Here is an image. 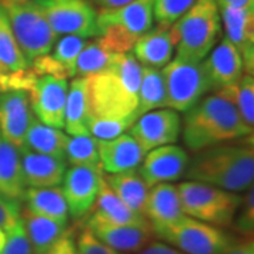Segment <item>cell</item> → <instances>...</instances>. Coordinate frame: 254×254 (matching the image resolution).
Listing matches in <instances>:
<instances>
[{
  "label": "cell",
  "mask_w": 254,
  "mask_h": 254,
  "mask_svg": "<svg viewBox=\"0 0 254 254\" xmlns=\"http://www.w3.org/2000/svg\"><path fill=\"white\" fill-rule=\"evenodd\" d=\"M184 177L230 192L247 190L254 180L253 138L196 151L190 158Z\"/></svg>",
  "instance_id": "cell-1"
},
{
  "label": "cell",
  "mask_w": 254,
  "mask_h": 254,
  "mask_svg": "<svg viewBox=\"0 0 254 254\" xmlns=\"http://www.w3.org/2000/svg\"><path fill=\"white\" fill-rule=\"evenodd\" d=\"M181 134L187 148L196 153L203 148L253 136L240 118L236 106L215 92L185 112Z\"/></svg>",
  "instance_id": "cell-2"
},
{
  "label": "cell",
  "mask_w": 254,
  "mask_h": 254,
  "mask_svg": "<svg viewBox=\"0 0 254 254\" xmlns=\"http://www.w3.org/2000/svg\"><path fill=\"white\" fill-rule=\"evenodd\" d=\"M140 79L141 64L133 53L120 54L108 68L88 76L92 115L122 119L136 113Z\"/></svg>",
  "instance_id": "cell-3"
},
{
  "label": "cell",
  "mask_w": 254,
  "mask_h": 254,
  "mask_svg": "<svg viewBox=\"0 0 254 254\" xmlns=\"http://www.w3.org/2000/svg\"><path fill=\"white\" fill-rule=\"evenodd\" d=\"M177 47L175 57L203 61L220 36V14L216 0H196L173 24Z\"/></svg>",
  "instance_id": "cell-4"
},
{
  "label": "cell",
  "mask_w": 254,
  "mask_h": 254,
  "mask_svg": "<svg viewBox=\"0 0 254 254\" xmlns=\"http://www.w3.org/2000/svg\"><path fill=\"white\" fill-rule=\"evenodd\" d=\"M96 23L99 36L116 53H130L137 38L154 26V0H134L120 7L100 9Z\"/></svg>",
  "instance_id": "cell-5"
},
{
  "label": "cell",
  "mask_w": 254,
  "mask_h": 254,
  "mask_svg": "<svg viewBox=\"0 0 254 254\" xmlns=\"http://www.w3.org/2000/svg\"><path fill=\"white\" fill-rule=\"evenodd\" d=\"M184 215L218 227L232 225L242 196L236 192L220 190L198 181L181 182L177 185Z\"/></svg>",
  "instance_id": "cell-6"
},
{
  "label": "cell",
  "mask_w": 254,
  "mask_h": 254,
  "mask_svg": "<svg viewBox=\"0 0 254 254\" xmlns=\"http://www.w3.org/2000/svg\"><path fill=\"white\" fill-rule=\"evenodd\" d=\"M11 24L13 34L24 58L30 64L37 57L48 54L57 41L44 13L36 0H0Z\"/></svg>",
  "instance_id": "cell-7"
},
{
  "label": "cell",
  "mask_w": 254,
  "mask_h": 254,
  "mask_svg": "<svg viewBox=\"0 0 254 254\" xmlns=\"http://www.w3.org/2000/svg\"><path fill=\"white\" fill-rule=\"evenodd\" d=\"M155 236L184 254H223L236 239L222 227L184 215L175 223L155 232Z\"/></svg>",
  "instance_id": "cell-8"
},
{
  "label": "cell",
  "mask_w": 254,
  "mask_h": 254,
  "mask_svg": "<svg viewBox=\"0 0 254 254\" xmlns=\"http://www.w3.org/2000/svg\"><path fill=\"white\" fill-rule=\"evenodd\" d=\"M167 108L187 112L210 92L203 61H188L175 57L163 68Z\"/></svg>",
  "instance_id": "cell-9"
},
{
  "label": "cell",
  "mask_w": 254,
  "mask_h": 254,
  "mask_svg": "<svg viewBox=\"0 0 254 254\" xmlns=\"http://www.w3.org/2000/svg\"><path fill=\"white\" fill-rule=\"evenodd\" d=\"M57 36L93 38L99 36L91 0H36Z\"/></svg>",
  "instance_id": "cell-10"
},
{
  "label": "cell",
  "mask_w": 254,
  "mask_h": 254,
  "mask_svg": "<svg viewBox=\"0 0 254 254\" xmlns=\"http://www.w3.org/2000/svg\"><path fill=\"white\" fill-rule=\"evenodd\" d=\"M181 116L170 108L151 110L141 115L130 127V136L145 153L155 147L175 144L181 136Z\"/></svg>",
  "instance_id": "cell-11"
},
{
  "label": "cell",
  "mask_w": 254,
  "mask_h": 254,
  "mask_svg": "<svg viewBox=\"0 0 254 254\" xmlns=\"http://www.w3.org/2000/svg\"><path fill=\"white\" fill-rule=\"evenodd\" d=\"M68 81L65 78L43 75L28 91L31 110L37 120L47 126L64 128L65 102L68 95Z\"/></svg>",
  "instance_id": "cell-12"
},
{
  "label": "cell",
  "mask_w": 254,
  "mask_h": 254,
  "mask_svg": "<svg viewBox=\"0 0 254 254\" xmlns=\"http://www.w3.org/2000/svg\"><path fill=\"white\" fill-rule=\"evenodd\" d=\"M102 177V170L81 165H71L65 171L61 190L71 218L81 219L91 213L99 192Z\"/></svg>",
  "instance_id": "cell-13"
},
{
  "label": "cell",
  "mask_w": 254,
  "mask_h": 254,
  "mask_svg": "<svg viewBox=\"0 0 254 254\" xmlns=\"http://www.w3.org/2000/svg\"><path fill=\"white\" fill-rule=\"evenodd\" d=\"M187 150L175 144L155 147L147 151L140 163L138 174L148 187L173 182L184 177L190 164Z\"/></svg>",
  "instance_id": "cell-14"
},
{
  "label": "cell",
  "mask_w": 254,
  "mask_h": 254,
  "mask_svg": "<svg viewBox=\"0 0 254 254\" xmlns=\"http://www.w3.org/2000/svg\"><path fill=\"white\" fill-rule=\"evenodd\" d=\"M34 119L28 92L7 91L0 93V136L14 147H23L28 126Z\"/></svg>",
  "instance_id": "cell-15"
},
{
  "label": "cell",
  "mask_w": 254,
  "mask_h": 254,
  "mask_svg": "<svg viewBox=\"0 0 254 254\" xmlns=\"http://www.w3.org/2000/svg\"><path fill=\"white\" fill-rule=\"evenodd\" d=\"M88 40L78 36H64L57 40L48 54L37 57L28 64V68L37 76L50 75L58 78H72L75 76L76 60L86 46Z\"/></svg>",
  "instance_id": "cell-16"
},
{
  "label": "cell",
  "mask_w": 254,
  "mask_h": 254,
  "mask_svg": "<svg viewBox=\"0 0 254 254\" xmlns=\"http://www.w3.org/2000/svg\"><path fill=\"white\" fill-rule=\"evenodd\" d=\"M225 37L236 47L243 58L245 73L254 71V7H219Z\"/></svg>",
  "instance_id": "cell-17"
},
{
  "label": "cell",
  "mask_w": 254,
  "mask_h": 254,
  "mask_svg": "<svg viewBox=\"0 0 254 254\" xmlns=\"http://www.w3.org/2000/svg\"><path fill=\"white\" fill-rule=\"evenodd\" d=\"M203 65L208 75L210 92H218L235 83L245 73L243 58L226 37H223L218 46L212 48L208 57L203 60Z\"/></svg>",
  "instance_id": "cell-18"
},
{
  "label": "cell",
  "mask_w": 254,
  "mask_h": 254,
  "mask_svg": "<svg viewBox=\"0 0 254 254\" xmlns=\"http://www.w3.org/2000/svg\"><path fill=\"white\" fill-rule=\"evenodd\" d=\"M144 216L151 226L153 235L181 219L184 216V210L177 185L164 182L150 187Z\"/></svg>",
  "instance_id": "cell-19"
},
{
  "label": "cell",
  "mask_w": 254,
  "mask_h": 254,
  "mask_svg": "<svg viewBox=\"0 0 254 254\" xmlns=\"http://www.w3.org/2000/svg\"><path fill=\"white\" fill-rule=\"evenodd\" d=\"M96 141L100 168L108 174L136 170L145 155L141 145L130 134H120L110 140L96 138Z\"/></svg>",
  "instance_id": "cell-20"
},
{
  "label": "cell",
  "mask_w": 254,
  "mask_h": 254,
  "mask_svg": "<svg viewBox=\"0 0 254 254\" xmlns=\"http://www.w3.org/2000/svg\"><path fill=\"white\" fill-rule=\"evenodd\" d=\"M92 213L86 223H108V225H130V226H148V220L127 206L118 195L110 190L102 177L99 192L93 203Z\"/></svg>",
  "instance_id": "cell-21"
},
{
  "label": "cell",
  "mask_w": 254,
  "mask_h": 254,
  "mask_svg": "<svg viewBox=\"0 0 254 254\" xmlns=\"http://www.w3.org/2000/svg\"><path fill=\"white\" fill-rule=\"evenodd\" d=\"M175 47L177 36L173 26H158L138 37L131 48V53L141 65L160 69L173 60Z\"/></svg>",
  "instance_id": "cell-22"
},
{
  "label": "cell",
  "mask_w": 254,
  "mask_h": 254,
  "mask_svg": "<svg viewBox=\"0 0 254 254\" xmlns=\"http://www.w3.org/2000/svg\"><path fill=\"white\" fill-rule=\"evenodd\" d=\"M20 160L27 188L58 187L66 171V161L40 154L27 147H20Z\"/></svg>",
  "instance_id": "cell-23"
},
{
  "label": "cell",
  "mask_w": 254,
  "mask_h": 254,
  "mask_svg": "<svg viewBox=\"0 0 254 254\" xmlns=\"http://www.w3.org/2000/svg\"><path fill=\"white\" fill-rule=\"evenodd\" d=\"M102 243L120 253H137L150 243L153 237L151 226L108 225V223H85Z\"/></svg>",
  "instance_id": "cell-24"
},
{
  "label": "cell",
  "mask_w": 254,
  "mask_h": 254,
  "mask_svg": "<svg viewBox=\"0 0 254 254\" xmlns=\"http://www.w3.org/2000/svg\"><path fill=\"white\" fill-rule=\"evenodd\" d=\"M91 115L88 78L75 76L68 86L65 113H64V128L68 131L69 136L91 134L88 127Z\"/></svg>",
  "instance_id": "cell-25"
},
{
  "label": "cell",
  "mask_w": 254,
  "mask_h": 254,
  "mask_svg": "<svg viewBox=\"0 0 254 254\" xmlns=\"http://www.w3.org/2000/svg\"><path fill=\"white\" fill-rule=\"evenodd\" d=\"M21 223L27 235L31 254H47L68 229V223L31 213L21 209Z\"/></svg>",
  "instance_id": "cell-26"
},
{
  "label": "cell",
  "mask_w": 254,
  "mask_h": 254,
  "mask_svg": "<svg viewBox=\"0 0 254 254\" xmlns=\"http://www.w3.org/2000/svg\"><path fill=\"white\" fill-rule=\"evenodd\" d=\"M26 188L18 148L0 136V195L21 202Z\"/></svg>",
  "instance_id": "cell-27"
},
{
  "label": "cell",
  "mask_w": 254,
  "mask_h": 254,
  "mask_svg": "<svg viewBox=\"0 0 254 254\" xmlns=\"http://www.w3.org/2000/svg\"><path fill=\"white\" fill-rule=\"evenodd\" d=\"M23 200L31 213L68 223L69 212L60 187L48 188H26Z\"/></svg>",
  "instance_id": "cell-28"
},
{
  "label": "cell",
  "mask_w": 254,
  "mask_h": 254,
  "mask_svg": "<svg viewBox=\"0 0 254 254\" xmlns=\"http://www.w3.org/2000/svg\"><path fill=\"white\" fill-rule=\"evenodd\" d=\"M105 181L109 185L110 190H113L128 208L144 216L145 202H147L150 187L140 177L138 171L130 170V171H123V173L109 174L105 177Z\"/></svg>",
  "instance_id": "cell-29"
},
{
  "label": "cell",
  "mask_w": 254,
  "mask_h": 254,
  "mask_svg": "<svg viewBox=\"0 0 254 254\" xmlns=\"http://www.w3.org/2000/svg\"><path fill=\"white\" fill-rule=\"evenodd\" d=\"M69 136L61 131V128L47 126L36 118L28 126L27 134L24 138V147L40 153L50 155L58 160H65V150Z\"/></svg>",
  "instance_id": "cell-30"
},
{
  "label": "cell",
  "mask_w": 254,
  "mask_h": 254,
  "mask_svg": "<svg viewBox=\"0 0 254 254\" xmlns=\"http://www.w3.org/2000/svg\"><path fill=\"white\" fill-rule=\"evenodd\" d=\"M161 108H167V91L163 72L158 68L141 65L138 105L136 109L137 118L147 112Z\"/></svg>",
  "instance_id": "cell-31"
},
{
  "label": "cell",
  "mask_w": 254,
  "mask_h": 254,
  "mask_svg": "<svg viewBox=\"0 0 254 254\" xmlns=\"http://www.w3.org/2000/svg\"><path fill=\"white\" fill-rule=\"evenodd\" d=\"M119 55L120 54L110 47L109 43L103 37H95V40L92 41L88 40L86 46L83 47L76 60L75 75L85 78L92 76L108 68Z\"/></svg>",
  "instance_id": "cell-32"
},
{
  "label": "cell",
  "mask_w": 254,
  "mask_h": 254,
  "mask_svg": "<svg viewBox=\"0 0 254 254\" xmlns=\"http://www.w3.org/2000/svg\"><path fill=\"white\" fill-rule=\"evenodd\" d=\"M222 96L230 100L240 115L246 127L253 131L254 127V76L253 73H243L235 83L218 91Z\"/></svg>",
  "instance_id": "cell-33"
},
{
  "label": "cell",
  "mask_w": 254,
  "mask_h": 254,
  "mask_svg": "<svg viewBox=\"0 0 254 254\" xmlns=\"http://www.w3.org/2000/svg\"><path fill=\"white\" fill-rule=\"evenodd\" d=\"M0 68L7 72L24 71L28 68L27 60L18 47L13 34L10 20L0 3Z\"/></svg>",
  "instance_id": "cell-34"
},
{
  "label": "cell",
  "mask_w": 254,
  "mask_h": 254,
  "mask_svg": "<svg viewBox=\"0 0 254 254\" xmlns=\"http://www.w3.org/2000/svg\"><path fill=\"white\" fill-rule=\"evenodd\" d=\"M65 160L71 165L91 167L96 170L100 168L98 141L91 134L86 136H71L66 143Z\"/></svg>",
  "instance_id": "cell-35"
},
{
  "label": "cell",
  "mask_w": 254,
  "mask_h": 254,
  "mask_svg": "<svg viewBox=\"0 0 254 254\" xmlns=\"http://www.w3.org/2000/svg\"><path fill=\"white\" fill-rule=\"evenodd\" d=\"M137 120V115L133 113L127 118L122 119H105L91 115L89 118V133L98 140H110L115 137L125 134L126 130H130L133 123Z\"/></svg>",
  "instance_id": "cell-36"
},
{
  "label": "cell",
  "mask_w": 254,
  "mask_h": 254,
  "mask_svg": "<svg viewBox=\"0 0 254 254\" xmlns=\"http://www.w3.org/2000/svg\"><path fill=\"white\" fill-rule=\"evenodd\" d=\"M196 0H154V21L168 27L181 17Z\"/></svg>",
  "instance_id": "cell-37"
},
{
  "label": "cell",
  "mask_w": 254,
  "mask_h": 254,
  "mask_svg": "<svg viewBox=\"0 0 254 254\" xmlns=\"http://www.w3.org/2000/svg\"><path fill=\"white\" fill-rule=\"evenodd\" d=\"M235 232L242 235V237H252L254 230V190L250 187L246 190L245 196H242V202L239 205L235 219L232 225Z\"/></svg>",
  "instance_id": "cell-38"
},
{
  "label": "cell",
  "mask_w": 254,
  "mask_h": 254,
  "mask_svg": "<svg viewBox=\"0 0 254 254\" xmlns=\"http://www.w3.org/2000/svg\"><path fill=\"white\" fill-rule=\"evenodd\" d=\"M37 75L30 68L17 72H7L0 68V93L7 91H30Z\"/></svg>",
  "instance_id": "cell-39"
},
{
  "label": "cell",
  "mask_w": 254,
  "mask_h": 254,
  "mask_svg": "<svg viewBox=\"0 0 254 254\" xmlns=\"http://www.w3.org/2000/svg\"><path fill=\"white\" fill-rule=\"evenodd\" d=\"M76 246H78V254H125L102 243L86 227L76 239Z\"/></svg>",
  "instance_id": "cell-40"
},
{
  "label": "cell",
  "mask_w": 254,
  "mask_h": 254,
  "mask_svg": "<svg viewBox=\"0 0 254 254\" xmlns=\"http://www.w3.org/2000/svg\"><path fill=\"white\" fill-rule=\"evenodd\" d=\"M10 229L0 226V254H31L27 240L20 235L9 236Z\"/></svg>",
  "instance_id": "cell-41"
},
{
  "label": "cell",
  "mask_w": 254,
  "mask_h": 254,
  "mask_svg": "<svg viewBox=\"0 0 254 254\" xmlns=\"http://www.w3.org/2000/svg\"><path fill=\"white\" fill-rule=\"evenodd\" d=\"M21 202L0 195V226L13 227L21 220Z\"/></svg>",
  "instance_id": "cell-42"
},
{
  "label": "cell",
  "mask_w": 254,
  "mask_h": 254,
  "mask_svg": "<svg viewBox=\"0 0 254 254\" xmlns=\"http://www.w3.org/2000/svg\"><path fill=\"white\" fill-rule=\"evenodd\" d=\"M47 254H78L75 229L68 227L65 230V233L55 242Z\"/></svg>",
  "instance_id": "cell-43"
},
{
  "label": "cell",
  "mask_w": 254,
  "mask_h": 254,
  "mask_svg": "<svg viewBox=\"0 0 254 254\" xmlns=\"http://www.w3.org/2000/svg\"><path fill=\"white\" fill-rule=\"evenodd\" d=\"M223 254H254L253 236L235 239L233 243L223 252Z\"/></svg>",
  "instance_id": "cell-44"
},
{
  "label": "cell",
  "mask_w": 254,
  "mask_h": 254,
  "mask_svg": "<svg viewBox=\"0 0 254 254\" xmlns=\"http://www.w3.org/2000/svg\"><path fill=\"white\" fill-rule=\"evenodd\" d=\"M137 254H184L180 250H177L173 246L167 245L164 242H151L143 247Z\"/></svg>",
  "instance_id": "cell-45"
},
{
  "label": "cell",
  "mask_w": 254,
  "mask_h": 254,
  "mask_svg": "<svg viewBox=\"0 0 254 254\" xmlns=\"http://www.w3.org/2000/svg\"><path fill=\"white\" fill-rule=\"evenodd\" d=\"M218 7H236V9H247L254 7V0H216Z\"/></svg>",
  "instance_id": "cell-46"
},
{
  "label": "cell",
  "mask_w": 254,
  "mask_h": 254,
  "mask_svg": "<svg viewBox=\"0 0 254 254\" xmlns=\"http://www.w3.org/2000/svg\"><path fill=\"white\" fill-rule=\"evenodd\" d=\"M91 1L92 4L99 6L100 9H113V7H120V6L128 4L134 0H91Z\"/></svg>",
  "instance_id": "cell-47"
},
{
  "label": "cell",
  "mask_w": 254,
  "mask_h": 254,
  "mask_svg": "<svg viewBox=\"0 0 254 254\" xmlns=\"http://www.w3.org/2000/svg\"><path fill=\"white\" fill-rule=\"evenodd\" d=\"M16 1H24V0H16Z\"/></svg>",
  "instance_id": "cell-48"
}]
</instances>
